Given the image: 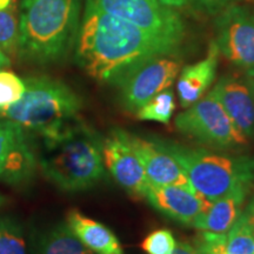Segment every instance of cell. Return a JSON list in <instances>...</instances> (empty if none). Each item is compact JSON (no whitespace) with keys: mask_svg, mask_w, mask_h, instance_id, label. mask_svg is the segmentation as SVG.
I'll return each mask as SVG.
<instances>
[{"mask_svg":"<svg viewBox=\"0 0 254 254\" xmlns=\"http://www.w3.org/2000/svg\"><path fill=\"white\" fill-rule=\"evenodd\" d=\"M157 1L160 2L165 6H168V7H182V6H185L190 0H157Z\"/></svg>","mask_w":254,"mask_h":254,"instance_id":"29","label":"cell"},{"mask_svg":"<svg viewBox=\"0 0 254 254\" xmlns=\"http://www.w3.org/2000/svg\"><path fill=\"white\" fill-rule=\"evenodd\" d=\"M250 189H237L211 202L208 208L193 222L192 227L199 231L227 233L241 214Z\"/></svg>","mask_w":254,"mask_h":254,"instance_id":"17","label":"cell"},{"mask_svg":"<svg viewBox=\"0 0 254 254\" xmlns=\"http://www.w3.org/2000/svg\"><path fill=\"white\" fill-rule=\"evenodd\" d=\"M9 65H11V58L0 50V69L7 68Z\"/></svg>","mask_w":254,"mask_h":254,"instance_id":"30","label":"cell"},{"mask_svg":"<svg viewBox=\"0 0 254 254\" xmlns=\"http://www.w3.org/2000/svg\"><path fill=\"white\" fill-rule=\"evenodd\" d=\"M8 199L6 198V196L2 194L1 192H0V207H2V206H5L6 204H7Z\"/></svg>","mask_w":254,"mask_h":254,"instance_id":"32","label":"cell"},{"mask_svg":"<svg viewBox=\"0 0 254 254\" xmlns=\"http://www.w3.org/2000/svg\"><path fill=\"white\" fill-rule=\"evenodd\" d=\"M173 254H201L198 250L195 249L192 244L186 243V241H180L177 243L176 249H174Z\"/></svg>","mask_w":254,"mask_h":254,"instance_id":"27","label":"cell"},{"mask_svg":"<svg viewBox=\"0 0 254 254\" xmlns=\"http://www.w3.org/2000/svg\"><path fill=\"white\" fill-rule=\"evenodd\" d=\"M232 123L247 139L254 136V85L249 75L226 74L211 90Z\"/></svg>","mask_w":254,"mask_h":254,"instance_id":"12","label":"cell"},{"mask_svg":"<svg viewBox=\"0 0 254 254\" xmlns=\"http://www.w3.org/2000/svg\"><path fill=\"white\" fill-rule=\"evenodd\" d=\"M227 234L200 231L194 238L193 246L201 254H227Z\"/></svg>","mask_w":254,"mask_h":254,"instance_id":"25","label":"cell"},{"mask_svg":"<svg viewBox=\"0 0 254 254\" xmlns=\"http://www.w3.org/2000/svg\"><path fill=\"white\" fill-rule=\"evenodd\" d=\"M24 81L23 98L0 110V118L41 139L57 138L80 122L82 101L67 85L50 77H28Z\"/></svg>","mask_w":254,"mask_h":254,"instance_id":"3","label":"cell"},{"mask_svg":"<svg viewBox=\"0 0 254 254\" xmlns=\"http://www.w3.org/2000/svg\"><path fill=\"white\" fill-rule=\"evenodd\" d=\"M65 222L73 234L94 254H124L122 244L109 227L78 209H71Z\"/></svg>","mask_w":254,"mask_h":254,"instance_id":"16","label":"cell"},{"mask_svg":"<svg viewBox=\"0 0 254 254\" xmlns=\"http://www.w3.org/2000/svg\"><path fill=\"white\" fill-rule=\"evenodd\" d=\"M38 160L20 127L0 118V182L20 186L33 179Z\"/></svg>","mask_w":254,"mask_h":254,"instance_id":"10","label":"cell"},{"mask_svg":"<svg viewBox=\"0 0 254 254\" xmlns=\"http://www.w3.org/2000/svg\"><path fill=\"white\" fill-rule=\"evenodd\" d=\"M13 0H0V9H6L9 6H12Z\"/></svg>","mask_w":254,"mask_h":254,"instance_id":"31","label":"cell"},{"mask_svg":"<svg viewBox=\"0 0 254 254\" xmlns=\"http://www.w3.org/2000/svg\"><path fill=\"white\" fill-rule=\"evenodd\" d=\"M176 110L174 92L170 88L159 92L135 112L136 118L168 125Z\"/></svg>","mask_w":254,"mask_h":254,"instance_id":"19","label":"cell"},{"mask_svg":"<svg viewBox=\"0 0 254 254\" xmlns=\"http://www.w3.org/2000/svg\"><path fill=\"white\" fill-rule=\"evenodd\" d=\"M144 196L154 209L185 226H192L211 205L198 193L173 185L148 184Z\"/></svg>","mask_w":254,"mask_h":254,"instance_id":"14","label":"cell"},{"mask_svg":"<svg viewBox=\"0 0 254 254\" xmlns=\"http://www.w3.org/2000/svg\"><path fill=\"white\" fill-rule=\"evenodd\" d=\"M219 50L211 43L207 56L198 63L187 65L179 72L177 82L178 97L184 109L192 106L204 97L217 74Z\"/></svg>","mask_w":254,"mask_h":254,"instance_id":"15","label":"cell"},{"mask_svg":"<svg viewBox=\"0 0 254 254\" xmlns=\"http://www.w3.org/2000/svg\"><path fill=\"white\" fill-rule=\"evenodd\" d=\"M36 254H94L69 230L66 222L56 225L41 234Z\"/></svg>","mask_w":254,"mask_h":254,"instance_id":"18","label":"cell"},{"mask_svg":"<svg viewBox=\"0 0 254 254\" xmlns=\"http://www.w3.org/2000/svg\"><path fill=\"white\" fill-rule=\"evenodd\" d=\"M192 1L202 11L208 13H220L222 9L236 4L238 0H192Z\"/></svg>","mask_w":254,"mask_h":254,"instance_id":"26","label":"cell"},{"mask_svg":"<svg viewBox=\"0 0 254 254\" xmlns=\"http://www.w3.org/2000/svg\"><path fill=\"white\" fill-rule=\"evenodd\" d=\"M80 0H23L19 15V52L37 63L63 58L78 25Z\"/></svg>","mask_w":254,"mask_h":254,"instance_id":"4","label":"cell"},{"mask_svg":"<svg viewBox=\"0 0 254 254\" xmlns=\"http://www.w3.org/2000/svg\"><path fill=\"white\" fill-rule=\"evenodd\" d=\"M0 50L9 58L19 53V19L12 6L0 9Z\"/></svg>","mask_w":254,"mask_h":254,"instance_id":"21","label":"cell"},{"mask_svg":"<svg viewBox=\"0 0 254 254\" xmlns=\"http://www.w3.org/2000/svg\"><path fill=\"white\" fill-rule=\"evenodd\" d=\"M25 81L9 69H0V110L12 106L23 98Z\"/></svg>","mask_w":254,"mask_h":254,"instance_id":"23","label":"cell"},{"mask_svg":"<svg viewBox=\"0 0 254 254\" xmlns=\"http://www.w3.org/2000/svg\"><path fill=\"white\" fill-rule=\"evenodd\" d=\"M226 234L227 254H254V237L243 212Z\"/></svg>","mask_w":254,"mask_h":254,"instance_id":"22","label":"cell"},{"mask_svg":"<svg viewBox=\"0 0 254 254\" xmlns=\"http://www.w3.org/2000/svg\"><path fill=\"white\" fill-rule=\"evenodd\" d=\"M183 167L200 196L212 202L237 189H250L254 182V159L213 153L172 141L157 140Z\"/></svg>","mask_w":254,"mask_h":254,"instance_id":"5","label":"cell"},{"mask_svg":"<svg viewBox=\"0 0 254 254\" xmlns=\"http://www.w3.org/2000/svg\"><path fill=\"white\" fill-rule=\"evenodd\" d=\"M0 254H27L23 227L13 218L0 217Z\"/></svg>","mask_w":254,"mask_h":254,"instance_id":"20","label":"cell"},{"mask_svg":"<svg viewBox=\"0 0 254 254\" xmlns=\"http://www.w3.org/2000/svg\"><path fill=\"white\" fill-rule=\"evenodd\" d=\"M244 215H245L247 225H249L251 232H252L253 237H254V198L251 200V202L247 206L245 211L243 212Z\"/></svg>","mask_w":254,"mask_h":254,"instance_id":"28","label":"cell"},{"mask_svg":"<svg viewBox=\"0 0 254 254\" xmlns=\"http://www.w3.org/2000/svg\"><path fill=\"white\" fill-rule=\"evenodd\" d=\"M126 138L144 167L150 184L180 186L195 192L183 167L158 141L147 140L128 132H126Z\"/></svg>","mask_w":254,"mask_h":254,"instance_id":"13","label":"cell"},{"mask_svg":"<svg viewBox=\"0 0 254 254\" xmlns=\"http://www.w3.org/2000/svg\"><path fill=\"white\" fill-rule=\"evenodd\" d=\"M176 51L134 25L86 2L75 55L79 65L95 80L114 84L144 59Z\"/></svg>","mask_w":254,"mask_h":254,"instance_id":"1","label":"cell"},{"mask_svg":"<svg viewBox=\"0 0 254 254\" xmlns=\"http://www.w3.org/2000/svg\"><path fill=\"white\" fill-rule=\"evenodd\" d=\"M180 69L182 62L174 53L152 56L138 63L114 82L124 107L136 112L155 94L172 86Z\"/></svg>","mask_w":254,"mask_h":254,"instance_id":"8","label":"cell"},{"mask_svg":"<svg viewBox=\"0 0 254 254\" xmlns=\"http://www.w3.org/2000/svg\"><path fill=\"white\" fill-rule=\"evenodd\" d=\"M103 139L80 120L57 138L43 139L38 166L46 179L64 192L91 189L106 174Z\"/></svg>","mask_w":254,"mask_h":254,"instance_id":"2","label":"cell"},{"mask_svg":"<svg viewBox=\"0 0 254 254\" xmlns=\"http://www.w3.org/2000/svg\"><path fill=\"white\" fill-rule=\"evenodd\" d=\"M251 78H252V81H253V85H254V77H251Z\"/></svg>","mask_w":254,"mask_h":254,"instance_id":"33","label":"cell"},{"mask_svg":"<svg viewBox=\"0 0 254 254\" xmlns=\"http://www.w3.org/2000/svg\"><path fill=\"white\" fill-rule=\"evenodd\" d=\"M219 53L240 69L254 77V12L233 4L219 13L215 21Z\"/></svg>","mask_w":254,"mask_h":254,"instance_id":"9","label":"cell"},{"mask_svg":"<svg viewBox=\"0 0 254 254\" xmlns=\"http://www.w3.org/2000/svg\"><path fill=\"white\" fill-rule=\"evenodd\" d=\"M87 2L134 25L176 50L184 39L185 26L180 14L157 0H87Z\"/></svg>","mask_w":254,"mask_h":254,"instance_id":"7","label":"cell"},{"mask_svg":"<svg viewBox=\"0 0 254 254\" xmlns=\"http://www.w3.org/2000/svg\"><path fill=\"white\" fill-rule=\"evenodd\" d=\"M140 246L147 254H173L177 241L170 230L159 228L151 232Z\"/></svg>","mask_w":254,"mask_h":254,"instance_id":"24","label":"cell"},{"mask_svg":"<svg viewBox=\"0 0 254 254\" xmlns=\"http://www.w3.org/2000/svg\"><path fill=\"white\" fill-rule=\"evenodd\" d=\"M174 125L182 134L218 150H232L249 142L212 91L178 114Z\"/></svg>","mask_w":254,"mask_h":254,"instance_id":"6","label":"cell"},{"mask_svg":"<svg viewBox=\"0 0 254 254\" xmlns=\"http://www.w3.org/2000/svg\"><path fill=\"white\" fill-rule=\"evenodd\" d=\"M105 168L123 189L134 196H144L148 182L144 167L126 138V131L114 128L103 139Z\"/></svg>","mask_w":254,"mask_h":254,"instance_id":"11","label":"cell"}]
</instances>
